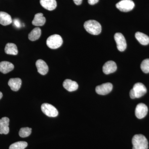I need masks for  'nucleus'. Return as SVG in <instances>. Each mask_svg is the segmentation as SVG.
<instances>
[{
  "label": "nucleus",
  "mask_w": 149,
  "mask_h": 149,
  "mask_svg": "<svg viewBox=\"0 0 149 149\" xmlns=\"http://www.w3.org/2000/svg\"><path fill=\"white\" fill-rule=\"evenodd\" d=\"M99 0H88V2L91 5H94L98 2Z\"/></svg>",
  "instance_id": "28"
},
{
  "label": "nucleus",
  "mask_w": 149,
  "mask_h": 149,
  "mask_svg": "<svg viewBox=\"0 0 149 149\" xmlns=\"http://www.w3.org/2000/svg\"><path fill=\"white\" fill-rule=\"evenodd\" d=\"M135 37L139 42L143 45H147L149 44V37L148 35L141 32H137Z\"/></svg>",
  "instance_id": "18"
},
{
  "label": "nucleus",
  "mask_w": 149,
  "mask_h": 149,
  "mask_svg": "<svg viewBox=\"0 0 149 149\" xmlns=\"http://www.w3.org/2000/svg\"><path fill=\"white\" fill-rule=\"evenodd\" d=\"M117 65L115 62L110 61L107 62L103 66V71L105 74L113 73L116 71Z\"/></svg>",
  "instance_id": "10"
},
{
  "label": "nucleus",
  "mask_w": 149,
  "mask_h": 149,
  "mask_svg": "<svg viewBox=\"0 0 149 149\" xmlns=\"http://www.w3.org/2000/svg\"><path fill=\"white\" fill-rule=\"evenodd\" d=\"M46 21L45 17L43 16V14L38 13L35 15L32 24L36 26H42L45 24Z\"/></svg>",
  "instance_id": "17"
},
{
  "label": "nucleus",
  "mask_w": 149,
  "mask_h": 149,
  "mask_svg": "<svg viewBox=\"0 0 149 149\" xmlns=\"http://www.w3.org/2000/svg\"><path fill=\"white\" fill-rule=\"evenodd\" d=\"M10 120L8 117H4L0 119V127L9 126Z\"/></svg>",
  "instance_id": "24"
},
{
  "label": "nucleus",
  "mask_w": 149,
  "mask_h": 149,
  "mask_svg": "<svg viewBox=\"0 0 149 149\" xmlns=\"http://www.w3.org/2000/svg\"><path fill=\"white\" fill-rule=\"evenodd\" d=\"M5 52L8 54L16 55L18 54L17 47L13 43H8L6 45Z\"/></svg>",
  "instance_id": "19"
},
{
  "label": "nucleus",
  "mask_w": 149,
  "mask_h": 149,
  "mask_svg": "<svg viewBox=\"0 0 149 149\" xmlns=\"http://www.w3.org/2000/svg\"><path fill=\"white\" fill-rule=\"evenodd\" d=\"M8 85L13 91H17L20 89L22 85V80L20 78H11L9 80Z\"/></svg>",
  "instance_id": "15"
},
{
  "label": "nucleus",
  "mask_w": 149,
  "mask_h": 149,
  "mask_svg": "<svg viewBox=\"0 0 149 149\" xmlns=\"http://www.w3.org/2000/svg\"><path fill=\"white\" fill-rule=\"evenodd\" d=\"M148 108L145 104L140 103L137 105L135 110V114L139 119H142L146 116Z\"/></svg>",
  "instance_id": "8"
},
{
  "label": "nucleus",
  "mask_w": 149,
  "mask_h": 149,
  "mask_svg": "<svg viewBox=\"0 0 149 149\" xmlns=\"http://www.w3.org/2000/svg\"><path fill=\"white\" fill-rule=\"evenodd\" d=\"M73 1L74 3L77 6L81 4L82 1H83V0H73Z\"/></svg>",
  "instance_id": "29"
},
{
  "label": "nucleus",
  "mask_w": 149,
  "mask_h": 149,
  "mask_svg": "<svg viewBox=\"0 0 149 149\" xmlns=\"http://www.w3.org/2000/svg\"><path fill=\"white\" fill-rule=\"evenodd\" d=\"M133 89L135 92L136 98L141 97L147 93L146 88L142 83H136L133 86Z\"/></svg>",
  "instance_id": "9"
},
{
  "label": "nucleus",
  "mask_w": 149,
  "mask_h": 149,
  "mask_svg": "<svg viewBox=\"0 0 149 149\" xmlns=\"http://www.w3.org/2000/svg\"><path fill=\"white\" fill-rule=\"evenodd\" d=\"M3 97V94L1 92H0V100Z\"/></svg>",
  "instance_id": "30"
},
{
  "label": "nucleus",
  "mask_w": 149,
  "mask_h": 149,
  "mask_svg": "<svg viewBox=\"0 0 149 149\" xmlns=\"http://www.w3.org/2000/svg\"><path fill=\"white\" fill-rule=\"evenodd\" d=\"M116 7L120 11L128 12L133 9L135 4L132 0H122L116 4Z\"/></svg>",
  "instance_id": "4"
},
{
  "label": "nucleus",
  "mask_w": 149,
  "mask_h": 149,
  "mask_svg": "<svg viewBox=\"0 0 149 149\" xmlns=\"http://www.w3.org/2000/svg\"><path fill=\"white\" fill-rule=\"evenodd\" d=\"M63 40L60 35H54L48 37L47 40V45L51 49H58L63 44Z\"/></svg>",
  "instance_id": "3"
},
{
  "label": "nucleus",
  "mask_w": 149,
  "mask_h": 149,
  "mask_svg": "<svg viewBox=\"0 0 149 149\" xmlns=\"http://www.w3.org/2000/svg\"><path fill=\"white\" fill-rule=\"evenodd\" d=\"M41 35V29L39 27H36L29 33L28 38L31 41H36L40 38Z\"/></svg>",
  "instance_id": "20"
},
{
  "label": "nucleus",
  "mask_w": 149,
  "mask_h": 149,
  "mask_svg": "<svg viewBox=\"0 0 149 149\" xmlns=\"http://www.w3.org/2000/svg\"><path fill=\"white\" fill-rule=\"evenodd\" d=\"M41 6L49 10H53L56 8L57 3L56 0H40Z\"/></svg>",
  "instance_id": "13"
},
{
  "label": "nucleus",
  "mask_w": 149,
  "mask_h": 149,
  "mask_svg": "<svg viewBox=\"0 0 149 149\" xmlns=\"http://www.w3.org/2000/svg\"><path fill=\"white\" fill-rule=\"evenodd\" d=\"M116 42L118 49L120 52H123L127 47L126 40L123 35L120 33H116L114 36Z\"/></svg>",
  "instance_id": "6"
},
{
  "label": "nucleus",
  "mask_w": 149,
  "mask_h": 149,
  "mask_svg": "<svg viewBox=\"0 0 149 149\" xmlns=\"http://www.w3.org/2000/svg\"><path fill=\"white\" fill-rule=\"evenodd\" d=\"M133 149H148V142L143 135L138 134L135 135L132 139Z\"/></svg>",
  "instance_id": "2"
},
{
  "label": "nucleus",
  "mask_w": 149,
  "mask_h": 149,
  "mask_svg": "<svg viewBox=\"0 0 149 149\" xmlns=\"http://www.w3.org/2000/svg\"><path fill=\"white\" fill-rule=\"evenodd\" d=\"M36 65L38 72L42 75H45L49 71V67L46 63L42 59H39L36 61Z\"/></svg>",
  "instance_id": "11"
},
{
  "label": "nucleus",
  "mask_w": 149,
  "mask_h": 149,
  "mask_svg": "<svg viewBox=\"0 0 149 149\" xmlns=\"http://www.w3.org/2000/svg\"><path fill=\"white\" fill-rule=\"evenodd\" d=\"M84 27L85 30L91 35H98L101 32V25L96 20H89L85 22Z\"/></svg>",
  "instance_id": "1"
},
{
  "label": "nucleus",
  "mask_w": 149,
  "mask_h": 149,
  "mask_svg": "<svg viewBox=\"0 0 149 149\" xmlns=\"http://www.w3.org/2000/svg\"><path fill=\"white\" fill-rule=\"evenodd\" d=\"M130 98L131 99H135L136 98V95H135V92H134V91L133 89H131L130 90Z\"/></svg>",
  "instance_id": "27"
},
{
  "label": "nucleus",
  "mask_w": 149,
  "mask_h": 149,
  "mask_svg": "<svg viewBox=\"0 0 149 149\" xmlns=\"http://www.w3.org/2000/svg\"><path fill=\"white\" fill-rule=\"evenodd\" d=\"M141 69L144 73L149 72V59L147 58L142 61L141 65Z\"/></svg>",
  "instance_id": "23"
},
{
  "label": "nucleus",
  "mask_w": 149,
  "mask_h": 149,
  "mask_svg": "<svg viewBox=\"0 0 149 149\" xmlns=\"http://www.w3.org/2000/svg\"><path fill=\"white\" fill-rule=\"evenodd\" d=\"M41 109L46 115L49 117H56L58 114V111L56 109L49 104H43L41 106Z\"/></svg>",
  "instance_id": "5"
},
{
  "label": "nucleus",
  "mask_w": 149,
  "mask_h": 149,
  "mask_svg": "<svg viewBox=\"0 0 149 149\" xmlns=\"http://www.w3.org/2000/svg\"><path fill=\"white\" fill-rule=\"evenodd\" d=\"M14 68L13 64L8 61H2L0 63V72L6 74L13 70Z\"/></svg>",
  "instance_id": "14"
},
{
  "label": "nucleus",
  "mask_w": 149,
  "mask_h": 149,
  "mask_svg": "<svg viewBox=\"0 0 149 149\" xmlns=\"http://www.w3.org/2000/svg\"><path fill=\"white\" fill-rule=\"evenodd\" d=\"M27 142L19 141L16 142L10 145L9 149H24L27 147Z\"/></svg>",
  "instance_id": "21"
},
{
  "label": "nucleus",
  "mask_w": 149,
  "mask_h": 149,
  "mask_svg": "<svg viewBox=\"0 0 149 149\" xmlns=\"http://www.w3.org/2000/svg\"><path fill=\"white\" fill-rule=\"evenodd\" d=\"M11 17L8 13L4 12H0V24L6 26L12 23Z\"/></svg>",
  "instance_id": "16"
},
{
  "label": "nucleus",
  "mask_w": 149,
  "mask_h": 149,
  "mask_svg": "<svg viewBox=\"0 0 149 149\" xmlns=\"http://www.w3.org/2000/svg\"><path fill=\"white\" fill-rule=\"evenodd\" d=\"M32 129L28 127L21 128L19 132V135L21 138L28 137L31 134Z\"/></svg>",
  "instance_id": "22"
},
{
  "label": "nucleus",
  "mask_w": 149,
  "mask_h": 149,
  "mask_svg": "<svg viewBox=\"0 0 149 149\" xmlns=\"http://www.w3.org/2000/svg\"><path fill=\"white\" fill-rule=\"evenodd\" d=\"M14 25L17 28H19L21 27V22L20 21L17 19H15L13 21Z\"/></svg>",
  "instance_id": "26"
},
{
  "label": "nucleus",
  "mask_w": 149,
  "mask_h": 149,
  "mask_svg": "<svg viewBox=\"0 0 149 149\" xmlns=\"http://www.w3.org/2000/svg\"><path fill=\"white\" fill-rule=\"evenodd\" d=\"M9 132V126L0 127V134H7Z\"/></svg>",
  "instance_id": "25"
},
{
  "label": "nucleus",
  "mask_w": 149,
  "mask_h": 149,
  "mask_svg": "<svg viewBox=\"0 0 149 149\" xmlns=\"http://www.w3.org/2000/svg\"><path fill=\"white\" fill-rule=\"evenodd\" d=\"M113 85L111 83H107L97 86L95 89L96 93L100 95H106L110 93L112 90Z\"/></svg>",
  "instance_id": "7"
},
{
  "label": "nucleus",
  "mask_w": 149,
  "mask_h": 149,
  "mask_svg": "<svg viewBox=\"0 0 149 149\" xmlns=\"http://www.w3.org/2000/svg\"><path fill=\"white\" fill-rule=\"evenodd\" d=\"M63 86L65 89L69 92H73L76 91L78 88L77 83L75 81L70 79H66L63 83Z\"/></svg>",
  "instance_id": "12"
}]
</instances>
